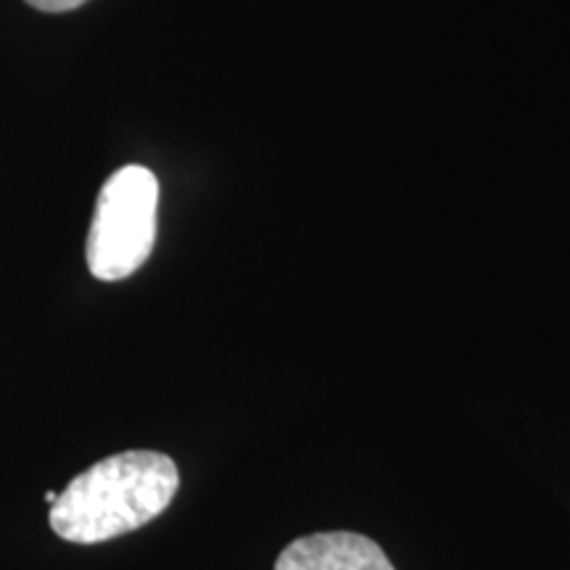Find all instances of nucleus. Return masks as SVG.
Here are the masks:
<instances>
[{"instance_id": "4", "label": "nucleus", "mask_w": 570, "mask_h": 570, "mask_svg": "<svg viewBox=\"0 0 570 570\" xmlns=\"http://www.w3.org/2000/svg\"><path fill=\"white\" fill-rule=\"evenodd\" d=\"M24 3H30L32 9L46 11V13H63V11L80 9V6L88 3V0H24Z\"/></svg>"}, {"instance_id": "1", "label": "nucleus", "mask_w": 570, "mask_h": 570, "mask_svg": "<svg viewBox=\"0 0 570 570\" xmlns=\"http://www.w3.org/2000/svg\"><path fill=\"white\" fill-rule=\"evenodd\" d=\"M180 473L167 454L135 449L85 470L51 504V529L71 544L101 541L138 531L169 508Z\"/></svg>"}, {"instance_id": "3", "label": "nucleus", "mask_w": 570, "mask_h": 570, "mask_svg": "<svg viewBox=\"0 0 570 570\" xmlns=\"http://www.w3.org/2000/svg\"><path fill=\"white\" fill-rule=\"evenodd\" d=\"M275 570H394L373 539L352 531H327L291 541Z\"/></svg>"}, {"instance_id": "2", "label": "nucleus", "mask_w": 570, "mask_h": 570, "mask_svg": "<svg viewBox=\"0 0 570 570\" xmlns=\"http://www.w3.org/2000/svg\"><path fill=\"white\" fill-rule=\"evenodd\" d=\"M159 180L151 169L130 164L104 183L88 233L92 277L125 281L146 265L156 240Z\"/></svg>"}, {"instance_id": "5", "label": "nucleus", "mask_w": 570, "mask_h": 570, "mask_svg": "<svg viewBox=\"0 0 570 570\" xmlns=\"http://www.w3.org/2000/svg\"><path fill=\"white\" fill-rule=\"evenodd\" d=\"M56 499H59V494H56V491H48V494H46V502H48V504H53Z\"/></svg>"}]
</instances>
